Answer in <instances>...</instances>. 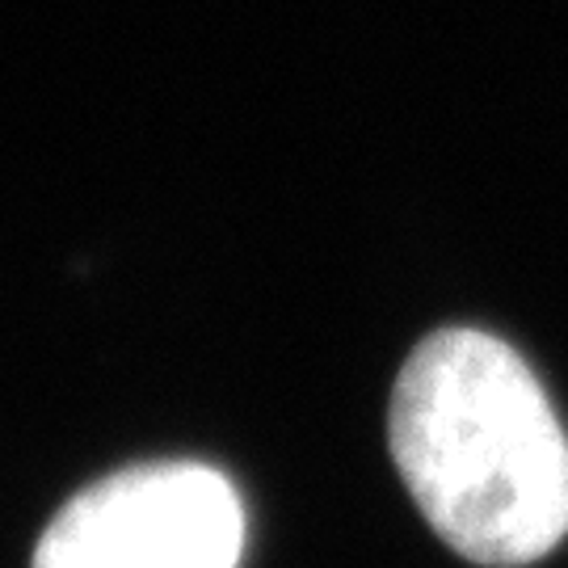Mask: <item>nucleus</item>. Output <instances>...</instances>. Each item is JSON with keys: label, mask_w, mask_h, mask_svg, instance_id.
<instances>
[{"label": "nucleus", "mask_w": 568, "mask_h": 568, "mask_svg": "<svg viewBox=\"0 0 568 568\" xmlns=\"http://www.w3.org/2000/svg\"><path fill=\"white\" fill-rule=\"evenodd\" d=\"M244 506L206 464L122 467L51 518L34 568H236Z\"/></svg>", "instance_id": "obj_2"}, {"label": "nucleus", "mask_w": 568, "mask_h": 568, "mask_svg": "<svg viewBox=\"0 0 568 568\" xmlns=\"http://www.w3.org/2000/svg\"><path fill=\"white\" fill-rule=\"evenodd\" d=\"M387 447L413 506L471 565H530L568 535L565 426L535 371L485 328L413 345Z\"/></svg>", "instance_id": "obj_1"}]
</instances>
